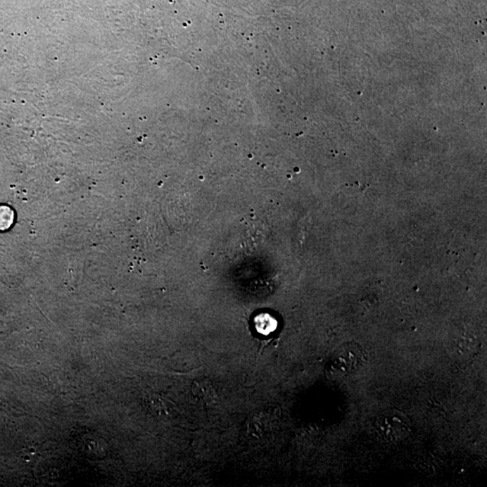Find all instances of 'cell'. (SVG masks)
Returning a JSON list of instances; mask_svg holds the SVG:
<instances>
[{"mask_svg": "<svg viewBox=\"0 0 487 487\" xmlns=\"http://www.w3.org/2000/svg\"><path fill=\"white\" fill-rule=\"evenodd\" d=\"M192 395L205 405L216 402L217 393L214 384L210 380L198 379L191 386Z\"/></svg>", "mask_w": 487, "mask_h": 487, "instance_id": "cell-3", "label": "cell"}, {"mask_svg": "<svg viewBox=\"0 0 487 487\" xmlns=\"http://www.w3.org/2000/svg\"><path fill=\"white\" fill-rule=\"evenodd\" d=\"M15 221V213L8 205H0V232L11 229Z\"/></svg>", "mask_w": 487, "mask_h": 487, "instance_id": "cell-5", "label": "cell"}, {"mask_svg": "<svg viewBox=\"0 0 487 487\" xmlns=\"http://www.w3.org/2000/svg\"><path fill=\"white\" fill-rule=\"evenodd\" d=\"M149 407L152 412H156V415H165L169 412L165 400L160 398V397H153L152 399H150Z\"/></svg>", "mask_w": 487, "mask_h": 487, "instance_id": "cell-6", "label": "cell"}, {"mask_svg": "<svg viewBox=\"0 0 487 487\" xmlns=\"http://www.w3.org/2000/svg\"><path fill=\"white\" fill-rule=\"evenodd\" d=\"M363 360V353L360 346L345 345V348L339 351L331 362L333 371L349 373L357 369Z\"/></svg>", "mask_w": 487, "mask_h": 487, "instance_id": "cell-2", "label": "cell"}, {"mask_svg": "<svg viewBox=\"0 0 487 487\" xmlns=\"http://www.w3.org/2000/svg\"><path fill=\"white\" fill-rule=\"evenodd\" d=\"M256 331L263 335L270 334L277 327V320L272 318L269 314H261L255 320Z\"/></svg>", "mask_w": 487, "mask_h": 487, "instance_id": "cell-4", "label": "cell"}, {"mask_svg": "<svg viewBox=\"0 0 487 487\" xmlns=\"http://www.w3.org/2000/svg\"><path fill=\"white\" fill-rule=\"evenodd\" d=\"M378 434L386 441H399L411 432V422L398 410H388L378 416L376 422Z\"/></svg>", "mask_w": 487, "mask_h": 487, "instance_id": "cell-1", "label": "cell"}]
</instances>
